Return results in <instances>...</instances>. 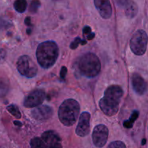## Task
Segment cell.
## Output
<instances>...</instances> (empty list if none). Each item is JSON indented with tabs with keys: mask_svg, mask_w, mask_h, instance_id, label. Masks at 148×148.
<instances>
[{
	"mask_svg": "<svg viewBox=\"0 0 148 148\" xmlns=\"http://www.w3.org/2000/svg\"><path fill=\"white\" fill-rule=\"evenodd\" d=\"M40 6V2L39 0H33L30 4L29 10L30 12L32 13H36L38 11V8Z\"/></svg>",
	"mask_w": 148,
	"mask_h": 148,
	"instance_id": "obj_21",
	"label": "cell"
},
{
	"mask_svg": "<svg viewBox=\"0 0 148 148\" xmlns=\"http://www.w3.org/2000/svg\"><path fill=\"white\" fill-rule=\"evenodd\" d=\"M98 12L103 19H109L112 14V7L109 0H94Z\"/></svg>",
	"mask_w": 148,
	"mask_h": 148,
	"instance_id": "obj_12",
	"label": "cell"
},
{
	"mask_svg": "<svg viewBox=\"0 0 148 148\" xmlns=\"http://www.w3.org/2000/svg\"><path fill=\"white\" fill-rule=\"evenodd\" d=\"M6 57V52L4 49H0V63L3 62L5 59Z\"/></svg>",
	"mask_w": 148,
	"mask_h": 148,
	"instance_id": "obj_25",
	"label": "cell"
},
{
	"mask_svg": "<svg viewBox=\"0 0 148 148\" xmlns=\"http://www.w3.org/2000/svg\"><path fill=\"white\" fill-rule=\"evenodd\" d=\"M25 24L27 25V26L31 25V23H30V17H26V19L25 20Z\"/></svg>",
	"mask_w": 148,
	"mask_h": 148,
	"instance_id": "obj_27",
	"label": "cell"
},
{
	"mask_svg": "<svg viewBox=\"0 0 148 148\" xmlns=\"http://www.w3.org/2000/svg\"><path fill=\"white\" fill-rule=\"evenodd\" d=\"M49 148H62V145L55 146V147H49Z\"/></svg>",
	"mask_w": 148,
	"mask_h": 148,
	"instance_id": "obj_31",
	"label": "cell"
},
{
	"mask_svg": "<svg viewBox=\"0 0 148 148\" xmlns=\"http://www.w3.org/2000/svg\"><path fill=\"white\" fill-rule=\"evenodd\" d=\"M17 69L23 76L27 78L34 77L38 72V67L33 59L27 55H23L17 62Z\"/></svg>",
	"mask_w": 148,
	"mask_h": 148,
	"instance_id": "obj_6",
	"label": "cell"
},
{
	"mask_svg": "<svg viewBox=\"0 0 148 148\" xmlns=\"http://www.w3.org/2000/svg\"><path fill=\"white\" fill-rule=\"evenodd\" d=\"M66 72H67V69H66V66H62L60 72V76L62 79H64L65 77H66Z\"/></svg>",
	"mask_w": 148,
	"mask_h": 148,
	"instance_id": "obj_24",
	"label": "cell"
},
{
	"mask_svg": "<svg viewBox=\"0 0 148 148\" xmlns=\"http://www.w3.org/2000/svg\"><path fill=\"white\" fill-rule=\"evenodd\" d=\"M53 110L49 106H39L32 110L31 115L33 118L39 121H44L51 118Z\"/></svg>",
	"mask_w": 148,
	"mask_h": 148,
	"instance_id": "obj_10",
	"label": "cell"
},
{
	"mask_svg": "<svg viewBox=\"0 0 148 148\" xmlns=\"http://www.w3.org/2000/svg\"><path fill=\"white\" fill-rule=\"evenodd\" d=\"M10 90V82L6 78H0V98H3Z\"/></svg>",
	"mask_w": 148,
	"mask_h": 148,
	"instance_id": "obj_15",
	"label": "cell"
},
{
	"mask_svg": "<svg viewBox=\"0 0 148 148\" xmlns=\"http://www.w3.org/2000/svg\"><path fill=\"white\" fill-rule=\"evenodd\" d=\"M14 124H15V125H18L19 126V127H21V126H22V124H21V123H20V121H14Z\"/></svg>",
	"mask_w": 148,
	"mask_h": 148,
	"instance_id": "obj_29",
	"label": "cell"
},
{
	"mask_svg": "<svg viewBox=\"0 0 148 148\" xmlns=\"http://www.w3.org/2000/svg\"><path fill=\"white\" fill-rule=\"evenodd\" d=\"M77 69L81 75L92 78L96 77L101 69L99 58L93 53H86L78 59Z\"/></svg>",
	"mask_w": 148,
	"mask_h": 148,
	"instance_id": "obj_3",
	"label": "cell"
},
{
	"mask_svg": "<svg viewBox=\"0 0 148 148\" xmlns=\"http://www.w3.org/2000/svg\"><path fill=\"white\" fill-rule=\"evenodd\" d=\"M30 147L31 148H47L45 142L42 138L34 137L30 141Z\"/></svg>",
	"mask_w": 148,
	"mask_h": 148,
	"instance_id": "obj_18",
	"label": "cell"
},
{
	"mask_svg": "<svg viewBox=\"0 0 148 148\" xmlns=\"http://www.w3.org/2000/svg\"><path fill=\"white\" fill-rule=\"evenodd\" d=\"M79 103L74 99H66L61 104L58 116L61 122L66 127H71L76 122L79 114Z\"/></svg>",
	"mask_w": 148,
	"mask_h": 148,
	"instance_id": "obj_4",
	"label": "cell"
},
{
	"mask_svg": "<svg viewBox=\"0 0 148 148\" xmlns=\"http://www.w3.org/2000/svg\"><path fill=\"white\" fill-rule=\"evenodd\" d=\"M94 37H95V33H91L90 34H89L87 36V38H88V40H91V39H93Z\"/></svg>",
	"mask_w": 148,
	"mask_h": 148,
	"instance_id": "obj_28",
	"label": "cell"
},
{
	"mask_svg": "<svg viewBox=\"0 0 148 148\" xmlns=\"http://www.w3.org/2000/svg\"><path fill=\"white\" fill-rule=\"evenodd\" d=\"M125 9V14L129 18H133L137 15L138 12V7L137 4L132 0H129L127 4L124 6Z\"/></svg>",
	"mask_w": 148,
	"mask_h": 148,
	"instance_id": "obj_14",
	"label": "cell"
},
{
	"mask_svg": "<svg viewBox=\"0 0 148 148\" xmlns=\"http://www.w3.org/2000/svg\"><path fill=\"white\" fill-rule=\"evenodd\" d=\"M132 85L134 92L138 95H144L147 92L148 86L144 78L137 73L133 74L132 76Z\"/></svg>",
	"mask_w": 148,
	"mask_h": 148,
	"instance_id": "obj_11",
	"label": "cell"
},
{
	"mask_svg": "<svg viewBox=\"0 0 148 148\" xmlns=\"http://www.w3.org/2000/svg\"><path fill=\"white\" fill-rule=\"evenodd\" d=\"M107 148H127V147L123 142L115 141L111 143Z\"/></svg>",
	"mask_w": 148,
	"mask_h": 148,
	"instance_id": "obj_23",
	"label": "cell"
},
{
	"mask_svg": "<svg viewBox=\"0 0 148 148\" xmlns=\"http://www.w3.org/2000/svg\"><path fill=\"white\" fill-rule=\"evenodd\" d=\"M58 45L52 40L43 42L36 50V58L40 66L49 69L54 65L59 56Z\"/></svg>",
	"mask_w": 148,
	"mask_h": 148,
	"instance_id": "obj_2",
	"label": "cell"
},
{
	"mask_svg": "<svg viewBox=\"0 0 148 148\" xmlns=\"http://www.w3.org/2000/svg\"><path fill=\"white\" fill-rule=\"evenodd\" d=\"M124 95L119 85H111L106 90L104 95L99 101L101 111L107 116H114L118 112L121 98Z\"/></svg>",
	"mask_w": 148,
	"mask_h": 148,
	"instance_id": "obj_1",
	"label": "cell"
},
{
	"mask_svg": "<svg viewBox=\"0 0 148 148\" xmlns=\"http://www.w3.org/2000/svg\"><path fill=\"white\" fill-rule=\"evenodd\" d=\"M85 43H87L86 40H82V39H80V38L77 37L72 41V43H71L70 48L72 49H75L78 47V46H79V44L85 45Z\"/></svg>",
	"mask_w": 148,
	"mask_h": 148,
	"instance_id": "obj_22",
	"label": "cell"
},
{
	"mask_svg": "<svg viewBox=\"0 0 148 148\" xmlns=\"http://www.w3.org/2000/svg\"><path fill=\"white\" fill-rule=\"evenodd\" d=\"M7 111H8L13 116L15 117V118L20 119V117H21V114H20V110H19L18 107H17V106L12 104V105L8 106L7 107Z\"/></svg>",
	"mask_w": 148,
	"mask_h": 148,
	"instance_id": "obj_19",
	"label": "cell"
},
{
	"mask_svg": "<svg viewBox=\"0 0 148 148\" xmlns=\"http://www.w3.org/2000/svg\"><path fill=\"white\" fill-rule=\"evenodd\" d=\"M139 117V111L134 110L132 114V116H130V119L126 120L124 122V127L127 129H130L133 127V124L135 122L136 120Z\"/></svg>",
	"mask_w": 148,
	"mask_h": 148,
	"instance_id": "obj_17",
	"label": "cell"
},
{
	"mask_svg": "<svg viewBox=\"0 0 148 148\" xmlns=\"http://www.w3.org/2000/svg\"><path fill=\"white\" fill-rule=\"evenodd\" d=\"M145 144H146V140L145 139H143V141H142V145H145Z\"/></svg>",
	"mask_w": 148,
	"mask_h": 148,
	"instance_id": "obj_30",
	"label": "cell"
},
{
	"mask_svg": "<svg viewBox=\"0 0 148 148\" xmlns=\"http://www.w3.org/2000/svg\"><path fill=\"white\" fill-rule=\"evenodd\" d=\"M90 114L88 112H83L79 116V122L76 128V134L79 137H85L90 131Z\"/></svg>",
	"mask_w": 148,
	"mask_h": 148,
	"instance_id": "obj_9",
	"label": "cell"
},
{
	"mask_svg": "<svg viewBox=\"0 0 148 148\" xmlns=\"http://www.w3.org/2000/svg\"><path fill=\"white\" fill-rule=\"evenodd\" d=\"M148 36L143 30H138L134 33L130 40V48L133 53L137 56H142L147 50Z\"/></svg>",
	"mask_w": 148,
	"mask_h": 148,
	"instance_id": "obj_5",
	"label": "cell"
},
{
	"mask_svg": "<svg viewBox=\"0 0 148 148\" xmlns=\"http://www.w3.org/2000/svg\"><path fill=\"white\" fill-rule=\"evenodd\" d=\"M91 33H92V31H91V28L89 27V26H85V27L83 28V33L85 35H86L87 36H88L89 34H90Z\"/></svg>",
	"mask_w": 148,
	"mask_h": 148,
	"instance_id": "obj_26",
	"label": "cell"
},
{
	"mask_svg": "<svg viewBox=\"0 0 148 148\" xmlns=\"http://www.w3.org/2000/svg\"><path fill=\"white\" fill-rule=\"evenodd\" d=\"M12 25V22L5 17H0V31L6 30Z\"/></svg>",
	"mask_w": 148,
	"mask_h": 148,
	"instance_id": "obj_20",
	"label": "cell"
},
{
	"mask_svg": "<svg viewBox=\"0 0 148 148\" xmlns=\"http://www.w3.org/2000/svg\"><path fill=\"white\" fill-rule=\"evenodd\" d=\"M92 141L97 147H103L107 143L108 137V130L104 124L97 125L92 131Z\"/></svg>",
	"mask_w": 148,
	"mask_h": 148,
	"instance_id": "obj_8",
	"label": "cell"
},
{
	"mask_svg": "<svg viewBox=\"0 0 148 148\" xmlns=\"http://www.w3.org/2000/svg\"><path fill=\"white\" fill-rule=\"evenodd\" d=\"M41 138L45 142L47 148L62 145L61 138L59 134L54 131H46L42 134Z\"/></svg>",
	"mask_w": 148,
	"mask_h": 148,
	"instance_id": "obj_13",
	"label": "cell"
},
{
	"mask_svg": "<svg viewBox=\"0 0 148 148\" xmlns=\"http://www.w3.org/2000/svg\"><path fill=\"white\" fill-rule=\"evenodd\" d=\"M27 3L26 0H16L14 3V8L17 12L23 13L26 10Z\"/></svg>",
	"mask_w": 148,
	"mask_h": 148,
	"instance_id": "obj_16",
	"label": "cell"
},
{
	"mask_svg": "<svg viewBox=\"0 0 148 148\" xmlns=\"http://www.w3.org/2000/svg\"><path fill=\"white\" fill-rule=\"evenodd\" d=\"M45 98L46 93L43 90H35L25 97L23 104L26 108H35L41 105Z\"/></svg>",
	"mask_w": 148,
	"mask_h": 148,
	"instance_id": "obj_7",
	"label": "cell"
}]
</instances>
